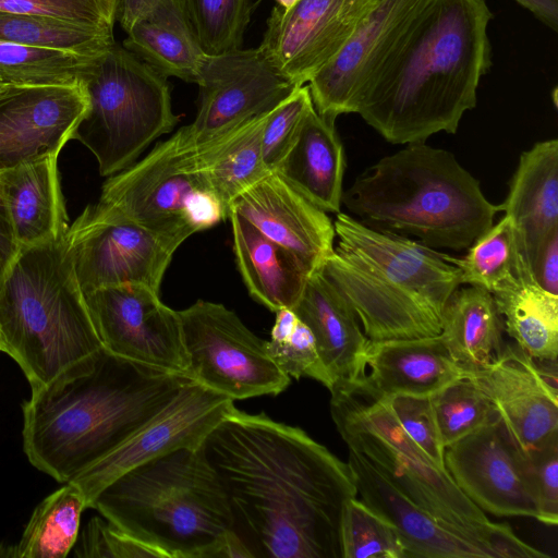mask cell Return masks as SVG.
<instances>
[{
    "label": "cell",
    "instance_id": "19",
    "mask_svg": "<svg viewBox=\"0 0 558 558\" xmlns=\"http://www.w3.org/2000/svg\"><path fill=\"white\" fill-rule=\"evenodd\" d=\"M335 251L355 260L389 283L427 301L440 315L460 286L459 270L440 253L407 236L371 228L338 213Z\"/></svg>",
    "mask_w": 558,
    "mask_h": 558
},
{
    "label": "cell",
    "instance_id": "22",
    "mask_svg": "<svg viewBox=\"0 0 558 558\" xmlns=\"http://www.w3.org/2000/svg\"><path fill=\"white\" fill-rule=\"evenodd\" d=\"M344 0H299L272 8L258 49L293 86L326 65L353 33L341 16Z\"/></svg>",
    "mask_w": 558,
    "mask_h": 558
},
{
    "label": "cell",
    "instance_id": "44",
    "mask_svg": "<svg viewBox=\"0 0 558 558\" xmlns=\"http://www.w3.org/2000/svg\"><path fill=\"white\" fill-rule=\"evenodd\" d=\"M384 398L405 434L439 469L446 470L445 447L430 396L393 395Z\"/></svg>",
    "mask_w": 558,
    "mask_h": 558
},
{
    "label": "cell",
    "instance_id": "37",
    "mask_svg": "<svg viewBox=\"0 0 558 558\" xmlns=\"http://www.w3.org/2000/svg\"><path fill=\"white\" fill-rule=\"evenodd\" d=\"M271 110L254 117L209 168L213 190L228 217L232 201L270 172L263 159L262 132Z\"/></svg>",
    "mask_w": 558,
    "mask_h": 558
},
{
    "label": "cell",
    "instance_id": "53",
    "mask_svg": "<svg viewBox=\"0 0 558 558\" xmlns=\"http://www.w3.org/2000/svg\"><path fill=\"white\" fill-rule=\"evenodd\" d=\"M4 347H3V342H2V339H1V336H0V351H3Z\"/></svg>",
    "mask_w": 558,
    "mask_h": 558
},
{
    "label": "cell",
    "instance_id": "49",
    "mask_svg": "<svg viewBox=\"0 0 558 558\" xmlns=\"http://www.w3.org/2000/svg\"><path fill=\"white\" fill-rule=\"evenodd\" d=\"M159 0H118L117 21L126 33L133 24L149 13Z\"/></svg>",
    "mask_w": 558,
    "mask_h": 558
},
{
    "label": "cell",
    "instance_id": "4",
    "mask_svg": "<svg viewBox=\"0 0 558 558\" xmlns=\"http://www.w3.org/2000/svg\"><path fill=\"white\" fill-rule=\"evenodd\" d=\"M341 203L371 228L453 251L466 250L499 211L452 153L425 143L408 144L365 169Z\"/></svg>",
    "mask_w": 558,
    "mask_h": 558
},
{
    "label": "cell",
    "instance_id": "54",
    "mask_svg": "<svg viewBox=\"0 0 558 558\" xmlns=\"http://www.w3.org/2000/svg\"><path fill=\"white\" fill-rule=\"evenodd\" d=\"M4 85L0 82V92L3 89Z\"/></svg>",
    "mask_w": 558,
    "mask_h": 558
},
{
    "label": "cell",
    "instance_id": "20",
    "mask_svg": "<svg viewBox=\"0 0 558 558\" xmlns=\"http://www.w3.org/2000/svg\"><path fill=\"white\" fill-rule=\"evenodd\" d=\"M230 210L291 252L311 274L335 252L327 213L274 171L238 195Z\"/></svg>",
    "mask_w": 558,
    "mask_h": 558
},
{
    "label": "cell",
    "instance_id": "32",
    "mask_svg": "<svg viewBox=\"0 0 558 558\" xmlns=\"http://www.w3.org/2000/svg\"><path fill=\"white\" fill-rule=\"evenodd\" d=\"M504 327L534 360L558 356V294L544 290L532 277H518L492 293Z\"/></svg>",
    "mask_w": 558,
    "mask_h": 558
},
{
    "label": "cell",
    "instance_id": "12",
    "mask_svg": "<svg viewBox=\"0 0 558 558\" xmlns=\"http://www.w3.org/2000/svg\"><path fill=\"white\" fill-rule=\"evenodd\" d=\"M102 348L121 359L189 376L178 311L159 292L140 283L105 287L85 294Z\"/></svg>",
    "mask_w": 558,
    "mask_h": 558
},
{
    "label": "cell",
    "instance_id": "14",
    "mask_svg": "<svg viewBox=\"0 0 558 558\" xmlns=\"http://www.w3.org/2000/svg\"><path fill=\"white\" fill-rule=\"evenodd\" d=\"M445 468L461 492L482 511L539 520L523 451L498 413L445 448Z\"/></svg>",
    "mask_w": 558,
    "mask_h": 558
},
{
    "label": "cell",
    "instance_id": "6",
    "mask_svg": "<svg viewBox=\"0 0 558 558\" xmlns=\"http://www.w3.org/2000/svg\"><path fill=\"white\" fill-rule=\"evenodd\" d=\"M0 336L32 389L102 349L65 234L22 247L0 288Z\"/></svg>",
    "mask_w": 558,
    "mask_h": 558
},
{
    "label": "cell",
    "instance_id": "18",
    "mask_svg": "<svg viewBox=\"0 0 558 558\" xmlns=\"http://www.w3.org/2000/svg\"><path fill=\"white\" fill-rule=\"evenodd\" d=\"M84 84L4 86L0 92V172L60 154L88 110Z\"/></svg>",
    "mask_w": 558,
    "mask_h": 558
},
{
    "label": "cell",
    "instance_id": "26",
    "mask_svg": "<svg viewBox=\"0 0 558 558\" xmlns=\"http://www.w3.org/2000/svg\"><path fill=\"white\" fill-rule=\"evenodd\" d=\"M292 311L311 329L332 388L355 384L369 340L349 302L319 269L308 276Z\"/></svg>",
    "mask_w": 558,
    "mask_h": 558
},
{
    "label": "cell",
    "instance_id": "30",
    "mask_svg": "<svg viewBox=\"0 0 558 558\" xmlns=\"http://www.w3.org/2000/svg\"><path fill=\"white\" fill-rule=\"evenodd\" d=\"M123 47L166 77L196 83L206 57L184 0H159L126 32Z\"/></svg>",
    "mask_w": 558,
    "mask_h": 558
},
{
    "label": "cell",
    "instance_id": "42",
    "mask_svg": "<svg viewBox=\"0 0 558 558\" xmlns=\"http://www.w3.org/2000/svg\"><path fill=\"white\" fill-rule=\"evenodd\" d=\"M118 0H0V11L43 16L113 35Z\"/></svg>",
    "mask_w": 558,
    "mask_h": 558
},
{
    "label": "cell",
    "instance_id": "38",
    "mask_svg": "<svg viewBox=\"0 0 558 558\" xmlns=\"http://www.w3.org/2000/svg\"><path fill=\"white\" fill-rule=\"evenodd\" d=\"M444 447L486 424L496 410L471 371L430 396Z\"/></svg>",
    "mask_w": 558,
    "mask_h": 558
},
{
    "label": "cell",
    "instance_id": "40",
    "mask_svg": "<svg viewBox=\"0 0 558 558\" xmlns=\"http://www.w3.org/2000/svg\"><path fill=\"white\" fill-rule=\"evenodd\" d=\"M340 541L342 558H405L396 527L357 496L343 505Z\"/></svg>",
    "mask_w": 558,
    "mask_h": 558
},
{
    "label": "cell",
    "instance_id": "34",
    "mask_svg": "<svg viewBox=\"0 0 558 558\" xmlns=\"http://www.w3.org/2000/svg\"><path fill=\"white\" fill-rule=\"evenodd\" d=\"M98 57L0 41V82L4 86L82 85Z\"/></svg>",
    "mask_w": 558,
    "mask_h": 558
},
{
    "label": "cell",
    "instance_id": "50",
    "mask_svg": "<svg viewBox=\"0 0 558 558\" xmlns=\"http://www.w3.org/2000/svg\"><path fill=\"white\" fill-rule=\"evenodd\" d=\"M549 28L558 29V0H515Z\"/></svg>",
    "mask_w": 558,
    "mask_h": 558
},
{
    "label": "cell",
    "instance_id": "36",
    "mask_svg": "<svg viewBox=\"0 0 558 558\" xmlns=\"http://www.w3.org/2000/svg\"><path fill=\"white\" fill-rule=\"evenodd\" d=\"M0 41L41 46L98 57L114 44V36L62 21L0 11Z\"/></svg>",
    "mask_w": 558,
    "mask_h": 558
},
{
    "label": "cell",
    "instance_id": "24",
    "mask_svg": "<svg viewBox=\"0 0 558 558\" xmlns=\"http://www.w3.org/2000/svg\"><path fill=\"white\" fill-rule=\"evenodd\" d=\"M469 372L452 359L440 335L368 341L361 377L349 387L378 397L432 396Z\"/></svg>",
    "mask_w": 558,
    "mask_h": 558
},
{
    "label": "cell",
    "instance_id": "11",
    "mask_svg": "<svg viewBox=\"0 0 558 558\" xmlns=\"http://www.w3.org/2000/svg\"><path fill=\"white\" fill-rule=\"evenodd\" d=\"M65 238L84 294L124 283H140L159 292L175 252L149 230L99 201L82 211Z\"/></svg>",
    "mask_w": 558,
    "mask_h": 558
},
{
    "label": "cell",
    "instance_id": "9",
    "mask_svg": "<svg viewBox=\"0 0 558 558\" xmlns=\"http://www.w3.org/2000/svg\"><path fill=\"white\" fill-rule=\"evenodd\" d=\"M167 78L117 43L97 58L84 83L88 110L73 140L92 151L100 175L130 167L180 121Z\"/></svg>",
    "mask_w": 558,
    "mask_h": 558
},
{
    "label": "cell",
    "instance_id": "15",
    "mask_svg": "<svg viewBox=\"0 0 558 558\" xmlns=\"http://www.w3.org/2000/svg\"><path fill=\"white\" fill-rule=\"evenodd\" d=\"M196 84L199 109L194 121L183 126L195 143L271 110L295 88L258 48L206 54Z\"/></svg>",
    "mask_w": 558,
    "mask_h": 558
},
{
    "label": "cell",
    "instance_id": "21",
    "mask_svg": "<svg viewBox=\"0 0 558 558\" xmlns=\"http://www.w3.org/2000/svg\"><path fill=\"white\" fill-rule=\"evenodd\" d=\"M318 269L349 302L369 341L440 333V315L427 301L355 260L335 251Z\"/></svg>",
    "mask_w": 558,
    "mask_h": 558
},
{
    "label": "cell",
    "instance_id": "17",
    "mask_svg": "<svg viewBox=\"0 0 558 558\" xmlns=\"http://www.w3.org/2000/svg\"><path fill=\"white\" fill-rule=\"evenodd\" d=\"M523 451L558 437L557 360L531 359L517 343L471 371Z\"/></svg>",
    "mask_w": 558,
    "mask_h": 558
},
{
    "label": "cell",
    "instance_id": "51",
    "mask_svg": "<svg viewBox=\"0 0 558 558\" xmlns=\"http://www.w3.org/2000/svg\"><path fill=\"white\" fill-rule=\"evenodd\" d=\"M381 0H344L341 16L345 24L355 29L359 22Z\"/></svg>",
    "mask_w": 558,
    "mask_h": 558
},
{
    "label": "cell",
    "instance_id": "35",
    "mask_svg": "<svg viewBox=\"0 0 558 558\" xmlns=\"http://www.w3.org/2000/svg\"><path fill=\"white\" fill-rule=\"evenodd\" d=\"M462 257L447 254L459 270L460 284L477 286L490 293L511 284L521 274L515 234L504 215L466 248Z\"/></svg>",
    "mask_w": 558,
    "mask_h": 558
},
{
    "label": "cell",
    "instance_id": "33",
    "mask_svg": "<svg viewBox=\"0 0 558 558\" xmlns=\"http://www.w3.org/2000/svg\"><path fill=\"white\" fill-rule=\"evenodd\" d=\"M86 508L83 490L68 482L35 508L16 545H0V557H66L76 543Z\"/></svg>",
    "mask_w": 558,
    "mask_h": 558
},
{
    "label": "cell",
    "instance_id": "8",
    "mask_svg": "<svg viewBox=\"0 0 558 558\" xmlns=\"http://www.w3.org/2000/svg\"><path fill=\"white\" fill-rule=\"evenodd\" d=\"M253 118L203 143L193 142L181 128L144 159L111 175L99 202L175 251L192 234L228 218L213 190L209 168Z\"/></svg>",
    "mask_w": 558,
    "mask_h": 558
},
{
    "label": "cell",
    "instance_id": "28",
    "mask_svg": "<svg viewBox=\"0 0 558 558\" xmlns=\"http://www.w3.org/2000/svg\"><path fill=\"white\" fill-rule=\"evenodd\" d=\"M57 156H48L1 172L4 198L22 247L65 234L68 217Z\"/></svg>",
    "mask_w": 558,
    "mask_h": 558
},
{
    "label": "cell",
    "instance_id": "48",
    "mask_svg": "<svg viewBox=\"0 0 558 558\" xmlns=\"http://www.w3.org/2000/svg\"><path fill=\"white\" fill-rule=\"evenodd\" d=\"M21 250L4 198L0 172V288Z\"/></svg>",
    "mask_w": 558,
    "mask_h": 558
},
{
    "label": "cell",
    "instance_id": "10",
    "mask_svg": "<svg viewBox=\"0 0 558 558\" xmlns=\"http://www.w3.org/2000/svg\"><path fill=\"white\" fill-rule=\"evenodd\" d=\"M189 376L232 400L284 391L291 378L271 360L266 340L225 305L198 300L178 311Z\"/></svg>",
    "mask_w": 558,
    "mask_h": 558
},
{
    "label": "cell",
    "instance_id": "39",
    "mask_svg": "<svg viewBox=\"0 0 558 558\" xmlns=\"http://www.w3.org/2000/svg\"><path fill=\"white\" fill-rule=\"evenodd\" d=\"M276 313L266 350L276 365L290 378L307 377L332 389L333 383L317 350L311 329L291 308Z\"/></svg>",
    "mask_w": 558,
    "mask_h": 558
},
{
    "label": "cell",
    "instance_id": "46",
    "mask_svg": "<svg viewBox=\"0 0 558 558\" xmlns=\"http://www.w3.org/2000/svg\"><path fill=\"white\" fill-rule=\"evenodd\" d=\"M523 458L539 510L538 521L555 526L558 523V437L523 451Z\"/></svg>",
    "mask_w": 558,
    "mask_h": 558
},
{
    "label": "cell",
    "instance_id": "5",
    "mask_svg": "<svg viewBox=\"0 0 558 558\" xmlns=\"http://www.w3.org/2000/svg\"><path fill=\"white\" fill-rule=\"evenodd\" d=\"M89 508L163 558H221L236 534L226 490L202 447L129 470Z\"/></svg>",
    "mask_w": 558,
    "mask_h": 558
},
{
    "label": "cell",
    "instance_id": "2",
    "mask_svg": "<svg viewBox=\"0 0 558 558\" xmlns=\"http://www.w3.org/2000/svg\"><path fill=\"white\" fill-rule=\"evenodd\" d=\"M486 0H426L356 109L392 144L457 132L490 68Z\"/></svg>",
    "mask_w": 558,
    "mask_h": 558
},
{
    "label": "cell",
    "instance_id": "13",
    "mask_svg": "<svg viewBox=\"0 0 558 558\" xmlns=\"http://www.w3.org/2000/svg\"><path fill=\"white\" fill-rule=\"evenodd\" d=\"M233 405L229 397L191 380L118 447L70 482L83 490L89 508L107 484L129 470L179 449L202 447Z\"/></svg>",
    "mask_w": 558,
    "mask_h": 558
},
{
    "label": "cell",
    "instance_id": "47",
    "mask_svg": "<svg viewBox=\"0 0 558 558\" xmlns=\"http://www.w3.org/2000/svg\"><path fill=\"white\" fill-rule=\"evenodd\" d=\"M531 271L538 286L553 294H558V231L544 243Z\"/></svg>",
    "mask_w": 558,
    "mask_h": 558
},
{
    "label": "cell",
    "instance_id": "52",
    "mask_svg": "<svg viewBox=\"0 0 558 558\" xmlns=\"http://www.w3.org/2000/svg\"><path fill=\"white\" fill-rule=\"evenodd\" d=\"M299 0H276L277 5L283 9L292 8Z\"/></svg>",
    "mask_w": 558,
    "mask_h": 558
},
{
    "label": "cell",
    "instance_id": "31",
    "mask_svg": "<svg viewBox=\"0 0 558 558\" xmlns=\"http://www.w3.org/2000/svg\"><path fill=\"white\" fill-rule=\"evenodd\" d=\"M440 336L452 359L468 371L484 367L500 353L504 322L493 294L477 286H460L446 301Z\"/></svg>",
    "mask_w": 558,
    "mask_h": 558
},
{
    "label": "cell",
    "instance_id": "27",
    "mask_svg": "<svg viewBox=\"0 0 558 558\" xmlns=\"http://www.w3.org/2000/svg\"><path fill=\"white\" fill-rule=\"evenodd\" d=\"M335 121L313 107L274 172L324 211L338 214L345 158Z\"/></svg>",
    "mask_w": 558,
    "mask_h": 558
},
{
    "label": "cell",
    "instance_id": "23",
    "mask_svg": "<svg viewBox=\"0 0 558 558\" xmlns=\"http://www.w3.org/2000/svg\"><path fill=\"white\" fill-rule=\"evenodd\" d=\"M348 464L361 500L396 527L405 558H496L486 545L407 498L352 449Z\"/></svg>",
    "mask_w": 558,
    "mask_h": 558
},
{
    "label": "cell",
    "instance_id": "43",
    "mask_svg": "<svg viewBox=\"0 0 558 558\" xmlns=\"http://www.w3.org/2000/svg\"><path fill=\"white\" fill-rule=\"evenodd\" d=\"M313 107L308 86L302 85L270 111L262 132V154L268 171H274L286 155Z\"/></svg>",
    "mask_w": 558,
    "mask_h": 558
},
{
    "label": "cell",
    "instance_id": "3",
    "mask_svg": "<svg viewBox=\"0 0 558 558\" xmlns=\"http://www.w3.org/2000/svg\"><path fill=\"white\" fill-rule=\"evenodd\" d=\"M191 380L102 348L32 389L22 404L24 452L33 466L68 483L118 447Z\"/></svg>",
    "mask_w": 558,
    "mask_h": 558
},
{
    "label": "cell",
    "instance_id": "1",
    "mask_svg": "<svg viewBox=\"0 0 558 558\" xmlns=\"http://www.w3.org/2000/svg\"><path fill=\"white\" fill-rule=\"evenodd\" d=\"M202 449L253 558H342V509L357 496L348 463L303 429L235 405Z\"/></svg>",
    "mask_w": 558,
    "mask_h": 558
},
{
    "label": "cell",
    "instance_id": "41",
    "mask_svg": "<svg viewBox=\"0 0 558 558\" xmlns=\"http://www.w3.org/2000/svg\"><path fill=\"white\" fill-rule=\"evenodd\" d=\"M189 19L207 54L242 47L252 0H184Z\"/></svg>",
    "mask_w": 558,
    "mask_h": 558
},
{
    "label": "cell",
    "instance_id": "7",
    "mask_svg": "<svg viewBox=\"0 0 558 558\" xmlns=\"http://www.w3.org/2000/svg\"><path fill=\"white\" fill-rule=\"evenodd\" d=\"M330 412L348 445L407 498L490 548L496 558H546L508 524L492 522L405 434L384 397L354 387L331 391Z\"/></svg>",
    "mask_w": 558,
    "mask_h": 558
},
{
    "label": "cell",
    "instance_id": "45",
    "mask_svg": "<svg viewBox=\"0 0 558 558\" xmlns=\"http://www.w3.org/2000/svg\"><path fill=\"white\" fill-rule=\"evenodd\" d=\"M73 549L80 558H163L157 549L99 517L87 522Z\"/></svg>",
    "mask_w": 558,
    "mask_h": 558
},
{
    "label": "cell",
    "instance_id": "16",
    "mask_svg": "<svg viewBox=\"0 0 558 558\" xmlns=\"http://www.w3.org/2000/svg\"><path fill=\"white\" fill-rule=\"evenodd\" d=\"M426 0H381L308 82L316 112L336 120L360 100Z\"/></svg>",
    "mask_w": 558,
    "mask_h": 558
},
{
    "label": "cell",
    "instance_id": "29",
    "mask_svg": "<svg viewBox=\"0 0 558 558\" xmlns=\"http://www.w3.org/2000/svg\"><path fill=\"white\" fill-rule=\"evenodd\" d=\"M228 219L236 265L250 294L271 312L292 310L311 272L243 217L230 210Z\"/></svg>",
    "mask_w": 558,
    "mask_h": 558
},
{
    "label": "cell",
    "instance_id": "25",
    "mask_svg": "<svg viewBox=\"0 0 558 558\" xmlns=\"http://www.w3.org/2000/svg\"><path fill=\"white\" fill-rule=\"evenodd\" d=\"M515 234L521 274L532 266L547 239L558 231V140L537 142L520 155L505 201L498 205Z\"/></svg>",
    "mask_w": 558,
    "mask_h": 558
}]
</instances>
